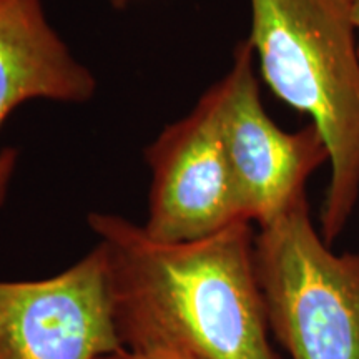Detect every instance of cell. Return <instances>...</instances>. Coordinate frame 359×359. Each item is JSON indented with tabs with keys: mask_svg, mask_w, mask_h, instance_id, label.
<instances>
[{
	"mask_svg": "<svg viewBox=\"0 0 359 359\" xmlns=\"http://www.w3.org/2000/svg\"><path fill=\"white\" fill-rule=\"evenodd\" d=\"M269 330L290 359H359V251L336 253L308 198L255 235Z\"/></svg>",
	"mask_w": 359,
	"mask_h": 359,
	"instance_id": "3",
	"label": "cell"
},
{
	"mask_svg": "<svg viewBox=\"0 0 359 359\" xmlns=\"http://www.w3.org/2000/svg\"><path fill=\"white\" fill-rule=\"evenodd\" d=\"M250 43L278 98L311 118L330 151L320 233L333 246L359 201V47L346 0H250Z\"/></svg>",
	"mask_w": 359,
	"mask_h": 359,
	"instance_id": "2",
	"label": "cell"
},
{
	"mask_svg": "<svg viewBox=\"0 0 359 359\" xmlns=\"http://www.w3.org/2000/svg\"><path fill=\"white\" fill-rule=\"evenodd\" d=\"M349 12H351L354 27H356V34H358V47H359V0H346Z\"/></svg>",
	"mask_w": 359,
	"mask_h": 359,
	"instance_id": "9",
	"label": "cell"
},
{
	"mask_svg": "<svg viewBox=\"0 0 359 359\" xmlns=\"http://www.w3.org/2000/svg\"><path fill=\"white\" fill-rule=\"evenodd\" d=\"M2 2H6V0H0V4H2Z\"/></svg>",
	"mask_w": 359,
	"mask_h": 359,
	"instance_id": "11",
	"label": "cell"
},
{
	"mask_svg": "<svg viewBox=\"0 0 359 359\" xmlns=\"http://www.w3.org/2000/svg\"><path fill=\"white\" fill-rule=\"evenodd\" d=\"M95 88L92 72L48 24L42 0L0 4V128L22 103L37 98L85 103ZM15 163V150L0 151V205Z\"/></svg>",
	"mask_w": 359,
	"mask_h": 359,
	"instance_id": "7",
	"label": "cell"
},
{
	"mask_svg": "<svg viewBox=\"0 0 359 359\" xmlns=\"http://www.w3.org/2000/svg\"><path fill=\"white\" fill-rule=\"evenodd\" d=\"M120 349L98 246L53 276L0 281V359H98Z\"/></svg>",
	"mask_w": 359,
	"mask_h": 359,
	"instance_id": "6",
	"label": "cell"
},
{
	"mask_svg": "<svg viewBox=\"0 0 359 359\" xmlns=\"http://www.w3.org/2000/svg\"><path fill=\"white\" fill-rule=\"evenodd\" d=\"M255 53L241 40L219 90V128L241 212L263 226L306 195L311 175L330 163V151L313 123L286 132L264 110Z\"/></svg>",
	"mask_w": 359,
	"mask_h": 359,
	"instance_id": "4",
	"label": "cell"
},
{
	"mask_svg": "<svg viewBox=\"0 0 359 359\" xmlns=\"http://www.w3.org/2000/svg\"><path fill=\"white\" fill-rule=\"evenodd\" d=\"M98 359H191V358L175 356V354H137V353L125 351V349H120V351L107 354V356H102Z\"/></svg>",
	"mask_w": 359,
	"mask_h": 359,
	"instance_id": "8",
	"label": "cell"
},
{
	"mask_svg": "<svg viewBox=\"0 0 359 359\" xmlns=\"http://www.w3.org/2000/svg\"><path fill=\"white\" fill-rule=\"evenodd\" d=\"M114 2H115V4H118V6H122V4L127 2V0H114Z\"/></svg>",
	"mask_w": 359,
	"mask_h": 359,
	"instance_id": "10",
	"label": "cell"
},
{
	"mask_svg": "<svg viewBox=\"0 0 359 359\" xmlns=\"http://www.w3.org/2000/svg\"><path fill=\"white\" fill-rule=\"evenodd\" d=\"M145 155L151 187L143 228L154 240L185 243L248 222L224 154L217 83L190 114L165 128Z\"/></svg>",
	"mask_w": 359,
	"mask_h": 359,
	"instance_id": "5",
	"label": "cell"
},
{
	"mask_svg": "<svg viewBox=\"0 0 359 359\" xmlns=\"http://www.w3.org/2000/svg\"><path fill=\"white\" fill-rule=\"evenodd\" d=\"M125 351L191 359H285L273 346L253 223L161 243L120 215L90 213Z\"/></svg>",
	"mask_w": 359,
	"mask_h": 359,
	"instance_id": "1",
	"label": "cell"
}]
</instances>
